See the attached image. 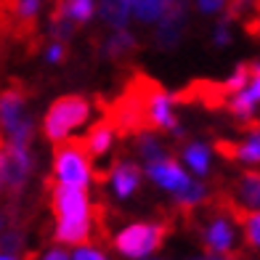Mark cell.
Wrapping results in <instances>:
<instances>
[{
  "instance_id": "obj_1",
  "label": "cell",
  "mask_w": 260,
  "mask_h": 260,
  "mask_svg": "<svg viewBox=\"0 0 260 260\" xmlns=\"http://www.w3.org/2000/svg\"><path fill=\"white\" fill-rule=\"evenodd\" d=\"M170 93L154 77L136 69L120 96L114 101L99 99L104 120L112 125L117 136L157 133V130H175V117L170 109Z\"/></svg>"
},
{
  "instance_id": "obj_2",
  "label": "cell",
  "mask_w": 260,
  "mask_h": 260,
  "mask_svg": "<svg viewBox=\"0 0 260 260\" xmlns=\"http://www.w3.org/2000/svg\"><path fill=\"white\" fill-rule=\"evenodd\" d=\"M247 82H250V61L239 64L231 80L226 82H215V80H191L186 88L170 93V101L173 104H199L205 106L207 112H218V109H226L229 99L234 96L236 90H242Z\"/></svg>"
},
{
  "instance_id": "obj_3",
  "label": "cell",
  "mask_w": 260,
  "mask_h": 260,
  "mask_svg": "<svg viewBox=\"0 0 260 260\" xmlns=\"http://www.w3.org/2000/svg\"><path fill=\"white\" fill-rule=\"evenodd\" d=\"M173 229H175L173 218H162L159 223H133V226H127L125 231L114 236V247L117 252L127 257H146L154 250H159Z\"/></svg>"
},
{
  "instance_id": "obj_4",
  "label": "cell",
  "mask_w": 260,
  "mask_h": 260,
  "mask_svg": "<svg viewBox=\"0 0 260 260\" xmlns=\"http://www.w3.org/2000/svg\"><path fill=\"white\" fill-rule=\"evenodd\" d=\"M53 175L61 178L64 183L88 186V181L93 178V168H90V151L85 146V138L56 141V146H53Z\"/></svg>"
},
{
  "instance_id": "obj_5",
  "label": "cell",
  "mask_w": 260,
  "mask_h": 260,
  "mask_svg": "<svg viewBox=\"0 0 260 260\" xmlns=\"http://www.w3.org/2000/svg\"><path fill=\"white\" fill-rule=\"evenodd\" d=\"M90 114V101L85 96H61L51 104L48 114H45L43 122V133L48 141H61L67 138V133L72 127L82 125Z\"/></svg>"
},
{
  "instance_id": "obj_6",
  "label": "cell",
  "mask_w": 260,
  "mask_h": 260,
  "mask_svg": "<svg viewBox=\"0 0 260 260\" xmlns=\"http://www.w3.org/2000/svg\"><path fill=\"white\" fill-rule=\"evenodd\" d=\"M32 173V157L29 146H19L3 141V159H0V186L8 188L11 199H19V194L24 191V186L29 181Z\"/></svg>"
},
{
  "instance_id": "obj_7",
  "label": "cell",
  "mask_w": 260,
  "mask_h": 260,
  "mask_svg": "<svg viewBox=\"0 0 260 260\" xmlns=\"http://www.w3.org/2000/svg\"><path fill=\"white\" fill-rule=\"evenodd\" d=\"M45 191H51V210L56 218H90L85 186L56 183L53 178H48Z\"/></svg>"
},
{
  "instance_id": "obj_8",
  "label": "cell",
  "mask_w": 260,
  "mask_h": 260,
  "mask_svg": "<svg viewBox=\"0 0 260 260\" xmlns=\"http://www.w3.org/2000/svg\"><path fill=\"white\" fill-rule=\"evenodd\" d=\"M242 141H231V138H215V151L226 159L236 162H255L260 165V122L257 120H244L242 122Z\"/></svg>"
},
{
  "instance_id": "obj_9",
  "label": "cell",
  "mask_w": 260,
  "mask_h": 260,
  "mask_svg": "<svg viewBox=\"0 0 260 260\" xmlns=\"http://www.w3.org/2000/svg\"><path fill=\"white\" fill-rule=\"evenodd\" d=\"M157 21L159 27L154 32V43L162 51L175 48L186 32V0H170V6L165 8V14Z\"/></svg>"
},
{
  "instance_id": "obj_10",
  "label": "cell",
  "mask_w": 260,
  "mask_h": 260,
  "mask_svg": "<svg viewBox=\"0 0 260 260\" xmlns=\"http://www.w3.org/2000/svg\"><path fill=\"white\" fill-rule=\"evenodd\" d=\"M146 173H149V178L154 183H159L162 188H170V191H181V188L191 181L181 170V165L175 162V157H170V154H165L159 159H149L146 162Z\"/></svg>"
},
{
  "instance_id": "obj_11",
  "label": "cell",
  "mask_w": 260,
  "mask_h": 260,
  "mask_svg": "<svg viewBox=\"0 0 260 260\" xmlns=\"http://www.w3.org/2000/svg\"><path fill=\"white\" fill-rule=\"evenodd\" d=\"M223 186H226V191H229L239 205L252 207V210H260V173L244 170V173L236 175L234 181L223 183Z\"/></svg>"
},
{
  "instance_id": "obj_12",
  "label": "cell",
  "mask_w": 260,
  "mask_h": 260,
  "mask_svg": "<svg viewBox=\"0 0 260 260\" xmlns=\"http://www.w3.org/2000/svg\"><path fill=\"white\" fill-rule=\"evenodd\" d=\"M24 101H27V93L21 88H8L0 93V130L8 133L24 114Z\"/></svg>"
},
{
  "instance_id": "obj_13",
  "label": "cell",
  "mask_w": 260,
  "mask_h": 260,
  "mask_svg": "<svg viewBox=\"0 0 260 260\" xmlns=\"http://www.w3.org/2000/svg\"><path fill=\"white\" fill-rule=\"evenodd\" d=\"M56 242L61 244H88L90 223L88 218H56Z\"/></svg>"
},
{
  "instance_id": "obj_14",
  "label": "cell",
  "mask_w": 260,
  "mask_h": 260,
  "mask_svg": "<svg viewBox=\"0 0 260 260\" xmlns=\"http://www.w3.org/2000/svg\"><path fill=\"white\" fill-rule=\"evenodd\" d=\"M109 175L114 181V191L117 197H130L138 188L141 183V168L133 162H122V159H114V165L109 168Z\"/></svg>"
},
{
  "instance_id": "obj_15",
  "label": "cell",
  "mask_w": 260,
  "mask_h": 260,
  "mask_svg": "<svg viewBox=\"0 0 260 260\" xmlns=\"http://www.w3.org/2000/svg\"><path fill=\"white\" fill-rule=\"evenodd\" d=\"M112 136H114V130L112 125L106 122V120H99V122H93L90 130H88V136H85V146L90 151V157H101L109 151L112 146Z\"/></svg>"
},
{
  "instance_id": "obj_16",
  "label": "cell",
  "mask_w": 260,
  "mask_h": 260,
  "mask_svg": "<svg viewBox=\"0 0 260 260\" xmlns=\"http://www.w3.org/2000/svg\"><path fill=\"white\" fill-rule=\"evenodd\" d=\"M130 8H133V0H101V16L114 29H125L130 19Z\"/></svg>"
},
{
  "instance_id": "obj_17",
  "label": "cell",
  "mask_w": 260,
  "mask_h": 260,
  "mask_svg": "<svg viewBox=\"0 0 260 260\" xmlns=\"http://www.w3.org/2000/svg\"><path fill=\"white\" fill-rule=\"evenodd\" d=\"M138 48V43H136V38L130 32H125V29H117L109 40H106V56L109 58H114V61H122V58H127V56H133V51Z\"/></svg>"
},
{
  "instance_id": "obj_18",
  "label": "cell",
  "mask_w": 260,
  "mask_h": 260,
  "mask_svg": "<svg viewBox=\"0 0 260 260\" xmlns=\"http://www.w3.org/2000/svg\"><path fill=\"white\" fill-rule=\"evenodd\" d=\"M21 247H24V231H21V226L14 220V223H8V226L0 231V252L16 255Z\"/></svg>"
},
{
  "instance_id": "obj_19",
  "label": "cell",
  "mask_w": 260,
  "mask_h": 260,
  "mask_svg": "<svg viewBox=\"0 0 260 260\" xmlns=\"http://www.w3.org/2000/svg\"><path fill=\"white\" fill-rule=\"evenodd\" d=\"M136 149H138V154L144 157L146 162L149 159H159V157L168 154V149L154 138V133H138L136 136Z\"/></svg>"
},
{
  "instance_id": "obj_20",
  "label": "cell",
  "mask_w": 260,
  "mask_h": 260,
  "mask_svg": "<svg viewBox=\"0 0 260 260\" xmlns=\"http://www.w3.org/2000/svg\"><path fill=\"white\" fill-rule=\"evenodd\" d=\"M168 6L170 0H133V11L141 21H157Z\"/></svg>"
},
{
  "instance_id": "obj_21",
  "label": "cell",
  "mask_w": 260,
  "mask_h": 260,
  "mask_svg": "<svg viewBox=\"0 0 260 260\" xmlns=\"http://www.w3.org/2000/svg\"><path fill=\"white\" fill-rule=\"evenodd\" d=\"M183 157H186V162L191 165V168H194L199 175H205V173L210 170V154H207V146H202V144H188V146L183 149Z\"/></svg>"
},
{
  "instance_id": "obj_22",
  "label": "cell",
  "mask_w": 260,
  "mask_h": 260,
  "mask_svg": "<svg viewBox=\"0 0 260 260\" xmlns=\"http://www.w3.org/2000/svg\"><path fill=\"white\" fill-rule=\"evenodd\" d=\"M229 24H231L229 19H223L220 24H218V29H215V43H218V45H229V43H231V32H229Z\"/></svg>"
},
{
  "instance_id": "obj_23",
  "label": "cell",
  "mask_w": 260,
  "mask_h": 260,
  "mask_svg": "<svg viewBox=\"0 0 260 260\" xmlns=\"http://www.w3.org/2000/svg\"><path fill=\"white\" fill-rule=\"evenodd\" d=\"M223 6H226V0H199V8H202L205 14H215Z\"/></svg>"
},
{
  "instance_id": "obj_24",
  "label": "cell",
  "mask_w": 260,
  "mask_h": 260,
  "mask_svg": "<svg viewBox=\"0 0 260 260\" xmlns=\"http://www.w3.org/2000/svg\"><path fill=\"white\" fill-rule=\"evenodd\" d=\"M48 61H53V64L64 61V45L61 43H53L51 48H48Z\"/></svg>"
},
{
  "instance_id": "obj_25",
  "label": "cell",
  "mask_w": 260,
  "mask_h": 260,
  "mask_svg": "<svg viewBox=\"0 0 260 260\" xmlns=\"http://www.w3.org/2000/svg\"><path fill=\"white\" fill-rule=\"evenodd\" d=\"M72 260H106V257H104L99 250H80Z\"/></svg>"
},
{
  "instance_id": "obj_26",
  "label": "cell",
  "mask_w": 260,
  "mask_h": 260,
  "mask_svg": "<svg viewBox=\"0 0 260 260\" xmlns=\"http://www.w3.org/2000/svg\"><path fill=\"white\" fill-rule=\"evenodd\" d=\"M43 260H69V257H67V255H64L61 250H51V252H48V255H45Z\"/></svg>"
},
{
  "instance_id": "obj_27",
  "label": "cell",
  "mask_w": 260,
  "mask_h": 260,
  "mask_svg": "<svg viewBox=\"0 0 260 260\" xmlns=\"http://www.w3.org/2000/svg\"><path fill=\"white\" fill-rule=\"evenodd\" d=\"M0 260H16L14 255H6V252H0Z\"/></svg>"
},
{
  "instance_id": "obj_28",
  "label": "cell",
  "mask_w": 260,
  "mask_h": 260,
  "mask_svg": "<svg viewBox=\"0 0 260 260\" xmlns=\"http://www.w3.org/2000/svg\"><path fill=\"white\" fill-rule=\"evenodd\" d=\"M0 188H3V186H0Z\"/></svg>"
}]
</instances>
